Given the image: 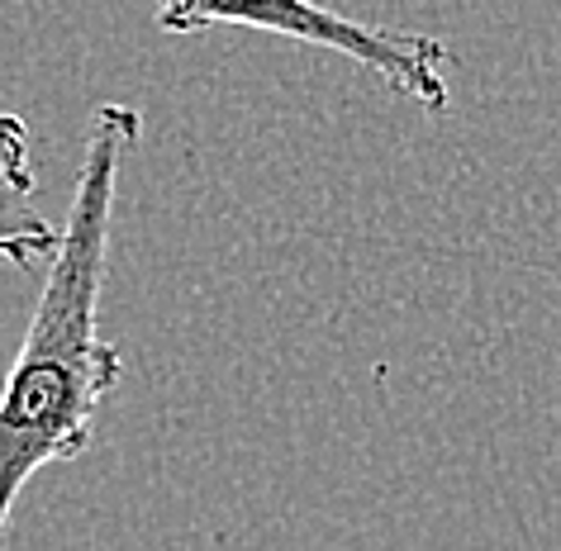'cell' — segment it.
Returning <instances> with one entry per match:
<instances>
[{"mask_svg":"<svg viewBox=\"0 0 561 551\" xmlns=\"http://www.w3.org/2000/svg\"><path fill=\"white\" fill-rule=\"evenodd\" d=\"M144 134L134 105L91 110L87 158L67 209V229L48 257L24 343L0 380V542L24 485L91 447L101 409L119 386V352L101 337V290L110 272V223L124 152Z\"/></svg>","mask_w":561,"mask_h":551,"instance_id":"cell-1","label":"cell"},{"mask_svg":"<svg viewBox=\"0 0 561 551\" xmlns=\"http://www.w3.org/2000/svg\"><path fill=\"white\" fill-rule=\"evenodd\" d=\"M152 5H158V24L167 34H201L215 24L262 30L310 48L343 53L433 115L453 105V91H447L453 48L433 34L362 24L333 5H319V0H152Z\"/></svg>","mask_w":561,"mask_h":551,"instance_id":"cell-2","label":"cell"},{"mask_svg":"<svg viewBox=\"0 0 561 551\" xmlns=\"http://www.w3.org/2000/svg\"><path fill=\"white\" fill-rule=\"evenodd\" d=\"M58 248V229L53 233H5L0 238V257L15 262V266H34L38 257H53Z\"/></svg>","mask_w":561,"mask_h":551,"instance_id":"cell-4","label":"cell"},{"mask_svg":"<svg viewBox=\"0 0 561 551\" xmlns=\"http://www.w3.org/2000/svg\"><path fill=\"white\" fill-rule=\"evenodd\" d=\"M34 144L20 115H0V238L5 233H53V223L34 215Z\"/></svg>","mask_w":561,"mask_h":551,"instance_id":"cell-3","label":"cell"}]
</instances>
